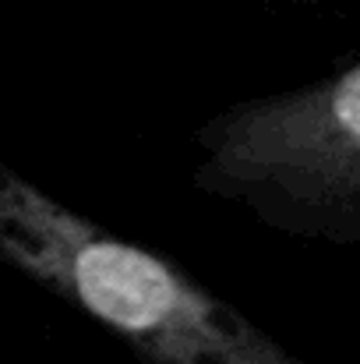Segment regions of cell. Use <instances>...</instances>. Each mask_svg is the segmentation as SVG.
<instances>
[{"label":"cell","instance_id":"1","mask_svg":"<svg viewBox=\"0 0 360 364\" xmlns=\"http://www.w3.org/2000/svg\"><path fill=\"white\" fill-rule=\"evenodd\" d=\"M0 258L138 364H307L177 262L124 241L0 163Z\"/></svg>","mask_w":360,"mask_h":364},{"label":"cell","instance_id":"2","mask_svg":"<svg viewBox=\"0 0 360 364\" xmlns=\"http://www.w3.org/2000/svg\"><path fill=\"white\" fill-rule=\"evenodd\" d=\"M202 191L307 237L360 244V60L195 131Z\"/></svg>","mask_w":360,"mask_h":364}]
</instances>
